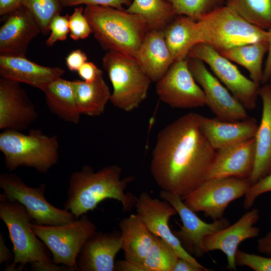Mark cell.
Returning a JSON list of instances; mask_svg holds the SVG:
<instances>
[{
  "label": "cell",
  "mask_w": 271,
  "mask_h": 271,
  "mask_svg": "<svg viewBox=\"0 0 271 271\" xmlns=\"http://www.w3.org/2000/svg\"><path fill=\"white\" fill-rule=\"evenodd\" d=\"M197 114L183 115L163 128L152 153L155 182L182 200L207 180L216 151L200 129Z\"/></svg>",
  "instance_id": "1"
},
{
  "label": "cell",
  "mask_w": 271,
  "mask_h": 271,
  "mask_svg": "<svg viewBox=\"0 0 271 271\" xmlns=\"http://www.w3.org/2000/svg\"><path fill=\"white\" fill-rule=\"evenodd\" d=\"M121 172L119 166L112 165L96 172L85 166L72 173L64 209L77 219L95 209L104 200L113 199L120 202L123 211H130L134 207L137 197L126 193L125 190L135 178L132 176L122 178Z\"/></svg>",
  "instance_id": "2"
},
{
  "label": "cell",
  "mask_w": 271,
  "mask_h": 271,
  "mask_svg": "<svg viewBox=\"0 0 271 271\" xmlns=\"http://www.w3.org/2000/svg\"><path fill=\"white\" fill-rule=\"evenodd\" d=\"M83 13L94 38L105 50L136 58L149 30L142 17L101 6H86Z\"/></svg>",
  "instance_id": "3"
},
{
  "label": "cell",
  "mask_w": 271,
  "mask_h": 271,
  "mask_svg": "<svg viewBox=\"0 0 271 271\" xmlns=\"http://www.w3.org/2000/svg\"><path fill=\"white\" fill-rule=\"evenodd\" d=\"M0 218L8 228L14 255L13 262L5 270H22L28 263L33 270H69L50 258L45 244L33 232L32 220L23 205L0 198Z\"/></svg>",
  "instance_id": "4"
},
{
  "label": "cell",
  "mask_w": 271,
  "mask_h": 271,
  "mask_svg": "<svg viewBox=\"0 0 271 271\" xmlns=\"http://www.w3.org/2000/svg\"><path fill=\"white\" fill-rule=\"evenodd\" d=\"M268 35V30L249 23L226 4L196 21V44H207L218 52L267 41Z\"/></svg>",
  "instance_id": "5"
},
{
  "label": "cell",
  "mask_w": 271,
  "mask_h": 271,
  "mask_svg": "<svg viewBox=\"0 0 271 271\" xmlns=\"http://www.w3.org/2000/svg\"><path fill=\"white\" fill-rule=\"evenodd\" d=\"M59 148L57 136H48L39 129H32L28 134L13 130L0 134V150L10 172L25 166L46 173L58 162Z\"/></svg>",
  "instance_id": "6"
},
{
  "label": "cell",
  "mask_w": 271,
  "mask_h": 271,
  "mask_svg": "<svg viewBox=\"0 0 271 271\" xmlns=\"http://www.w3.org/2000/svg\"><path fill=\"white\" fill-rule=\"evenodd\" d=\"M102 66L112 84L110 101L125 111L137 108L146 98L150 77L135 57L113 51H107Z\"/></svg>",
  "instance_id": "7"
},
{
  "label": "cell",
  "mask_w": 271,
  "mask_h": 271,
  "mask_svg": "<svg viewBox=\"0 0 271 271\" xmlns=\"http://www.w3.org/2000/svg\"><path fill=\"white\" fill-rule=\"evenodd\" d=\"M37 236L50 250L53 261L70 270H79L77 257L86 241L96 232L95 224L86 214L71 223L57 226L31 224Z\"/></svg>",
  "instance_id": "8"
},
{
  "label": "cell",
  "mask_w": 271,
  "mask_h": 271,
  "mask_svg": "<svg viewBox=\"0 0 271 271\" xmlns=\"http://www.w3.org/2000/svg\"><path fill=\"white\" fill-rule=\"evenodd\" d=\"M0 187L3 190L0 198L23 205L36 224L63 225L76 219L70 211L56 208L48 202L44 195L45 184L31 187L16 174L3 173L0 175Z\"/></svg>",
  "instance_id": "9"
},
{
  "label": "cell",
  "mask_w": 271,
  "mask_h": 271,
  "mask_svg": "<svg viewBox=\"0 0 271 271\" xmlns=\"http://www.w3.org/2000/svg\"><path fill=\"white\" fill-rule=\"evenodd\" d=\"M250 186L248 179L245 178L207 179L183 201L193 211L203 212L214 221L223 217L229 204L244 196Z\"/></svg>",
  "instance_id": "10"
},
{
  "label": "cell",
  "mask_w": 271,
  "mask_h": 271,
  "mask_svg": "<svg viewBox=\"0 0 271 271\" xmlns=\"http://www.w3.org/2000/svg\"><path fill=\"white\" fill-rule=\"evenodd\" d=\"M188 57L199 59L207 64L246 109L255 108L260 85L244 76L230 60L212 46L202 43L196 44L190 49Z\"/></svg>",
  "instance_id": "11"
},
{
  "label": "cell",
  "mask_w": 271,
  "mask_h": 271,
  "mask_svg": "<svg viewBox=\"0 0 271 271\" xmlns=\"http://www.w3.org/2000/svg\"><path fill=\"white\" fill-rule=\"evenodd\" d=\"M156 90L160 100L172 108L191 109L206 105L204 92L189 70L187 59L173 63L157 82Z\"/></svg>",
  "instance_id": "12"
},
{
  "label": "cell",
  "mask_w": 271,
  "mask_h": 271,
  "mask_svg": "<svg viewBox=\"0 0 271 271\" xmlns=\"http://www.w3.org/2000/svg\"><path fill=\"white\" fill-rule=\"evenodd\" d=\"M187 59L189 70L204 92L206 105L216 118L236 121L249 117L244 107L208 70L202 60L191 57Z\"/></svg>",
  "instance_id": "13"
},
{
  "label": "cell",
  "mask_w": 271,
  "mask_h": 271,
  "mask_svg": "<svg viewBox=\"0 0 271 271\" xmlns=\"http://www.w3.org/2000/svg\"><path fill=\"white\" fill-rule=\"evenodd\" d=\"M160 196L175 208L181 218L182 225H180V229L174 231V233L184 248L190 254L197 257H200L205 253L204 238L230 224L229 220L223 217L211 223L204 221L185 204L180 196L176 194L161 190Z\"/></svg>",
  "instance_id": "14"
},
{
  "label": "cell",
  "mask_w": 271,
  "mask_h": 271,
  "mask_svg": "<svg viewBox=\"0 0 271 271\" xmlns=\"http://www.w3.org/2000/svg\"><path fill=\"white\" fill-rule=\"evenodd\" d=\"M137 214L150 231L168 243L174 249L179 258L187 260L201 267H205L183 246L179 239L170 229V218L177 214L175 208L168 202L152 198L148 192H142L135 203Z\"/></svg>",
  "instance_id": "15"
},
{
  "label": "cell",
  "mask_w": 271,
  "mask_h": 271,
  "mask_svg": "<svg viewBox=\"0 0 271 271\" xmlns=\"http://www.w3.org/2000/svg\"><path fill=\"white\" fill-rule=\"evenodd\" d=\"M36 107L20 83L0 78V129L21 131L38 118Z\"/></svg>",
  "instance_id": "16"
},
{
  "label": "cell",
  "mask_w": 271,
  "mask_h": 271,
  "mask_svg": "<svg viewBox=\"0 0 271 271\" xmlns=\"http://www.w3.org/2000/svg\"><path fill=\"white\" fill-rule=\"evenodd\" d=\"M259 218L258 210L252 208L233 224L206 236L204 239L205 253L221 251L226 256L227 269L236 270L235 258L238 246L242 241L259 235L260 229L254 226Z\"/></svg>",
  "instance_id": "17"
},
{
  "label": "cell",
  "mask_w": 271,
  "mask_h": 271,
  "mask_svg": "<svg viewBox=\"0 0 271 271\" xmlns=\"http://www.w3.org/2000/svg\"><path fill=\"white\" fill-rule=\"evenodd\" d=\"M6 17L0 28V55L26 57L29 44L41 33L40 27L23 6Z\"/></svg>",
  "instance_id": "18"
},
{
  "label": "cell",
  "mask_w": 271,
  "mask_h": 271,
  "mask_svg": "<svg viewBox=\"0 0 271 271\" xmlns=\"http://www.w3.org/2000/svg\"><path fill=\"white\" fill-rule=\"evenodd\" d=\"M254 158V138L219 149L216 151L207 180L232 177L248 179Z\"/></svg>",
  "instance_id": "19"
},
{
  "label": "cell",
  "mask_w": 271,
  "mask_h": 271,
  "mask_svg": "<svg viewBox=\"0 0 271 271\" xmlns=\"http://www.w3.org/2000/svg\"><path fill=\"white\" fill-rule=\"evenodd\" d=\"M121 249L120 232H96L84 243L77 257L81 271L114 270V259Z\"/></svg>",
  "instance_id": "20"
},
{
  "label": "cell",
  "mask_w": 271,
  "mask_h": 271,
  "mask_svg": "<svg viewBox=\"0 0 271 271\" xmlns=\"http://www.w3.org/2000/svg\"><path fill=\"white\" fill-rule=\"evenodd\" d=\"M64 73L65 70L60 67L42 66L26 57L0 55L1 76L27 84L42 91Z\"/></svg>",
  "instance_id": "21"
},
{
  "label": "cell",
  "mask_w": 271,
  "mask_h": 271,
  "mask_svg": "<svg viewBox=\"0 0 271 271\" xmlns=\"http://www.w3.org/2000/svg\"><path fill=\"white\" fill-rule=\"evenodd\" d=\"M199 126L211 146L216 151L223 147L254 138L258 124L248 117L227 121L197 114Z\"/></svg>",
  "instance_id": "22"
},
{
  "label": "cell",
  "mask_w": 271,
  "mask_h": 271,
  "mask_svg": "<svg viewBox=\"0 0 271 271\" xmlns=\"http://www.w3.org/2000/svg\"><path fill=\"white\" fill-rule=\"evenodd\" d=\"M258 96L262 100V110L254 137V162L248 178L250 185L271 173V87L268 83L259 87Z\"/></svg>",
  "instance_id": "23"
},
{
  "label": "cell",
  "mask_w": 271,
  "mask_h": 271,
  "mask_svg": "<svg viewBox=\"0 0 271 271\" xmlns=\"http://www.w3.org/2000/svg\"><path fill=\"white\" fill-rule=\"evenodd\" d=\"M136 58L152 81L157 82L162 78L174 62L164 30H149Z\"/></svg>",
  "instance_id": "24"
},
{
  "label": "cell",
  "mask_w": 271,
  "mask_h": 271,
  "mask_svg": "<svg viewBox=\"0 0 271 271\" xmlns=\"http://www.w3.org/2000/svg\"><path fill=\"white\" fill-rule=\"evenodd\" d=\"M119 227L125 259L143 265L155 235L137 214L123 218Z\"/></svg>",
  "instance_id": "25"
},
{
  "label": "cell",
  "mask_w": 271,
  "mask_h": 271,
  "mask_svg": "<svg viewBox=\"0 0 271 271\" xmlns=\"http://www.w3.org/2000/svg\"><path fill=\"white\" fill-rule=\"evenodd\" d=\"M46 104L51 112L61 120L78 124L80 118L73 82L58 78L51 82L43 91Z\"/></svg>",
  "instance_id": "26"
},
{
  "label": "cell",
  "mask_w": 271,
  "mask_h": 271,
  "mask_svg": "<svg viewBox=\"0 0 271 271\" xmlns=\"http://www.w3.org/2000/svg\"><path fill=\"white\" fill-rule=\"evenodd\" d=\"M76 101L81 114L99 116L104 112L111 93L100 73L92 82L72 81Z\"/></svg>",
  "instance_id": "27"
},
{
  "label": "cell",
  "mask_w": 271,
  "mask_h": 271,
  "mask_svg": "<svg viewBox=\"0 0 271 271\" xmlns=\"http://www.w3.org/2000/svg\"><path fill=\"white\" fill-rule=\"evenodd\" d=\"M167 45L174 62L187 58L196 44V21L184 15H177L164 30Z\"/></svg>",
  "instance_id": "28"
},
{
  "label": "cell",
  "mask_w": 271,
  "mask_h": 271,
  "mask_svg": "<svg viewBox=\"0 0 271 271\" xmlns=\"http://www.w3.org/2000/svg\"><path fill=\"white\" fill-rule=\"evenodd\" d=\"M267 50V41H261L240 45L219 53L246 69L250 79L260 85L263 76V59Z\"/></svg>",
  "instance_id": "29"
},
{
  "label": "cell",
  "mask_w": 271,
  "mask_h": 271,
  "mask_svg": "<svg viewBox=\"0 0 271 271\" xmlns=\"http://www.w3.org/2000/svg\"><path fill=\"white\" fill-rule=\"evenodd\" d=\"M125 11L142 17L149 30H164L176 16L166 0H133Z\"/></svg>",
  "instance_id": "30"
},
{
  "label": "cell",
  "mask_w": 271,
  "mask_h": 271,
  "mask_svg": "<svg viewBox=\"0 0 271 271\" xmlns=\"http://www.w3.org/2000/svg\"><path fill=\"white\" fill-rule=\"evenodd\" d=\"M225 4L249 23L265 30L271 28V0H227Z\"/></svg>",
  "instance_id": "31"
},
{
  "label": "cell",
  "mask_w": 271,
  "mask_h": 271,
  "mask_svg": "<svg viewBox=\"0 0 271 271\" xmlns=\"http://www.w3.org/2000/svg\"><path fill=\"white\" fill-rule=\"evenodd\" d=\"M179 256L168 243L155 236L143 265L146 271H173Z\"/></svg>",
  "instance_id": "32"
},
{
  "label": "cell",
  "mask_w": 271,
  "mask_h": 271,
  "mask_svg": "<svg viewBox=\"0 0 271 271\" xmlns=\"http://www.w3.org/2000/svg\"><path fill=\"white\" fill-rule=\"evenodd\" d=\"M170 3L176 16L184 15L197 21L225 5L224 0H166Z\"/></svg>",
  "instance_id": "33"
},
{
  "label": "cell",
  "mask_w": 271,
  "mask_h": 271,
  "mask_svg": "<svg viewBox=\"0 0 271 271\" xmlns=\"http://www.w3.org/2000/svg\"><path fill=\"white\" fill-rule=\"evenodd\" d=\"M23 6L34 15L44 35L49 33L51 20L63 7L61 0H24Z\"/></svg>",
  "instance_id": "34"
},
{
  "label": "cell",
  "mask_w": 271,
  "mask_h": 271,
  "mask_svg": "<svg viewBox=\"0 0 271 271\" xmlns=\"http://www.w3.org/2000/svg\"><path fill=\"white\" fill-rule=\"evenodd\" d=\"M84 9L77 7L69 18L70 37L74 40L85 39L92 33L89 23L85 16Z\"/></svg>",
  "instance_id": "35"
},
{
  "label": "cell",
  "mask_w": 271,
  "mask_h": 271,
  "mask_svg": "<svg viewBox=\"0 0 271 271\" xmlns=\"http://www.w3.org/2000/svg\"><path fill=\"white\" fill-rule=\"evenodd\" d=\"M235 259L236 265L247 266L255 271H271V257L238 249Z\"/></svg>",
  "instance_id": "36"
},
{
  "label": "cell",
  "mask_w": 271,
  "mask_h": 271,
  "mask_svg": "<svg viewBox=\"0 0 271 271\" xmlns=\"http://www.w3.org/2000/svg\"><path fill=\"white\" fill-rule=\"evenodd\" d=\"M69 15L55 16L51 20L49 26L50 35L46 41L48 46H52L58 41H64L67 39L70 32L69 28Z\"/></svg>",
  "instance_id": "37"
},
{
  "label": "cell",
  "mask_w": 271,
  "mask_h": 271,
  "mask_svg": "<svg viewBox=\"0 0 271 271\" xmlns=\"http://www.w3.org/2000/svg\"><path fill=\"white\" fill-rule=\"evenodd\" d=\"M270 192H271V173L250 186L244 195L243 207L245 209H249L259 196Z\"/></svg>",
  "instance_id": "38"
},
{
  "label": "cell",
  "mask_w": 271,
  "mask_h": 271,
  "mask_svg": "<svg viewBox=\"0 0 271 271\" xmlns=\"http://www.w3.org/2000/svg\"><path fill=\"white\" fill-rule=\"evenodd\" d=\"M61 2L63 7L85 5L109 7L120 10H124L123 6L128 7L131 3L130 0H61Z\"/></svg>",
  "instance_id": "39"
},
{
  "label": "cell",
  "mask_w": 271,
  "mask_h": 271,
  "mask_svg": "<svg viewBox=\"0 0 271 271\" xmlns=\"http://www.w3.org/2000/svg\"><path fill=\"white\" fill-rule=\"evenodd\" d=\"M66 65L69 70L78 71L87 60L85 53L80 49L72 51L65 58Z\"/></svg>",
  "instance_id": "40"
},
{
  "label": "cell",
  "mask_w": 271,
  "mask_h": 271,
  "mask_svg": "<svg viewBox=\"0 0 271 271\" xmlns=\"http://www.w3.org/2000/svg\"><path fill=\"white\" fill-rule=\"evenodd\" d=\"M102 71V70L98 68L93 63L86 62L78 70V73L83 81L91 82L93 81Z\"/></svg>",
  "instance_id": "41"
},
{
  "label": "cell",
  "mask_w": 271,
  "mask_h": 271,
  "mask_svg": "<svg viewBox=\"0 0 271 271\" xmlns=\"http://www.w3.org/2000/svg\"><path fill=\"white\" fill-rule=\"evenodd\" d=\"M209 271L210 269L206 267H201L197 266L190 261L179 258L176 262L173 271Z\"/></svg>",
  "instance_id": "42"
},
{
  "label": "cell",
  "mask_w": 271,
  "mask_h": 271,
  "mask_svg": "<svg viewBox=\"0 0 271 271\" xmlns=\"http://www.w3.org/2000/svg\"><path fill=\"white\" fill-rule=\"evenodd\" d=\"M24 0H0V16H6L23 6Z\"/></svg>",
  "instance_id": "43"
},
{
  "label": "cell",
  "mask_w": 271,
  "mask_h": 271,
  "mask_svg": "<svg viewBox=\"0 0 271 271\" xmlns=\"http://www.w3.org/2000/svg\"><path fill=\"white\" fill-rule=\"evenodd\" d=\"M268 38L267 55L263 70V76L261 84L267 83L271 78V28L268 30Z\"/></svg>",
  "instance_id": "44"
},
{
  "label": "cell",
  "mask_w": 271,
  "mask_h": 271,
  "mask_svg": "<svg viewBox=\"0 0 271 271\" xmlns=\"http://www.w3.org/2000/svg\"><path fill=\"white\" fill-rule=\"evenodd\" d=\"M114 270L119 271H146L143 265L126 260H118L115 263Z\"/></svg>",
  "instance_id": "45"
},
{
  "label": "cell",
  "mask_w": 271,
  "mask_h": 271,
  "mask_svg": "<svg viewBox=\"0 0 271 271\" xmlns=\"http://www.w3.org/2000/svg\"><path fill=\"white\" fill-rule=\"evenodd\" d=\"M257 248L261 253L271 255V231L257 240Z\"/></svg>",
  "instance_id": "46"
},
{
  "label": "cell",
  "mask_w": 271,
  "mask_h": 271,
  "mask_svg": "<svg viewBox=\"0 0 271 271\" xmlns=\"http://www.w3.org/2000/svg\"><path fill=\"white\" fill-rule=\"evenodd\" d=\"M12 254L6 245L2 233H0V263L8 262L11 259Z\"/></svg>",
  "instance_id": "47"
},
{
  "label": "cell",
  "mask_w": 271,
  "mask_h": 271,
  "mask_svg": "<svg viewBox=\"0 0 271 271\" xmlns=\"http://www.w3.org/2000/svg\"><path fill=\"white\" fill-rule=\"evenodd\" d=\"M268 83L269 84V85H270V87H271V78L269 80V82H268Z\"/></svg>",
  "instance_id": "48"
},
{
  "label": "cell",
  "mask_w": 271,
  "mask_h": 271,
  "mask_svg": "<svg viewBox=\"0 0 271 271\" xmlns=\"http://www.w3.org/2000/svg\"></svg>",
  "instance_id": "49"
}]
</instances>
